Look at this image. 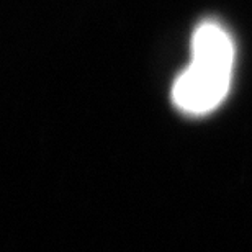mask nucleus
I'll return each mask as SVG.
<instances>
[{"instance_id":"f257e3e1","label":"nucleus","mask_w":252,"mask_h":252,"mask_svg":"<svg viewBox=\"0 0 252 252\" xmlns=\"http://www.w3.org/2000/svg\"><path fill=\"white\" fill-rule=\"evenodd\" d=\"M234 43L215 22H205L191 38V64L172 89L174 103L185 113L205 115L220 107L233 79Z\"/></svg>"}]
</instances>
